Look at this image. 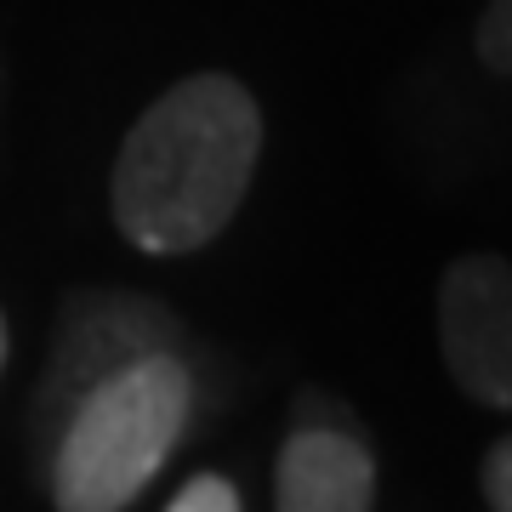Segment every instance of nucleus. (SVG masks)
I'll list each match as a JSON object with an SVG mask.
<instances>
[{
    "label": "nucleus",
    "instance_id": "1",
    "mask_svg": "<svg viewBox=\"0 0 512 512\" xmlns=\"http://www.w3.org/2000/svg\"><path fill=\"white\" fill-rule=\"evenodd\" d=\"M262 160V109L234 74H188L154 97L114 154L109 205L148 256H188L234 222Z\"/></svg>",
    "mask_w": 512,
    "mask_h": 512
},
{
    "label": "nucleus",
    "instance_id": "2",
    "mask_svg": "<svg viewBox=\"0 0 512 512\" xmlns=\"http://www.w3.org/2000/svg\"><path fill=\"white\" fill-rule=\"evenodd\" d=\"M194 410L183 353H148L69 410L46 450L57 512H126L154 484Z\"/></svg>",
    "mask_w": 512,
    "mask_h": 512
},
{
    "label": "nucleus",
    "instance_id": "3",
    "mask_svg": "<svg viewBox=\"0 0 512 512\" xmlns=\"http://www.w3.org/2000/svg\"><path fill=\"white\" fill-rule=\"evenodd\" d=\"M183 325L177 313L154 302L143 291H80L69 296V308L57 319L52 359L46 376L35 387V410H29V433L40 444V461L52 450V439L63 433L69 410L92 387H103L109 376H120L126 365L148 359V353H177Z\"/></svg>",
    "mask_w": 512,
    "mask_h": 512
},
{
    "label": "nucleus",
    "instance_id": "4",
    "mask_svg": "<svg viewBox=\"0 0 512 512\" xmlns=\"http://www.w3.org/2000/svg\"><path fill=\"white\" fill-rule=\"evenodd\" d=\"M444 370L467 399L512 410V262L495 251L456 256L439 285Z\"/></svg>",
    "mask_w": 512,
    "mask_h": 512
},
{
    "label": "nucleus",
    "instance_id": "5",
    "mask_svg": "<svg viewBox=\"0 0 512 512\" xmlns=\"http://www.w3.org/2000/svg\"><path fill=\"white\" fill-rule=\"evenodd\" d=\"M376 461L353 427H296L274 467V512H370Z\"/></svg>",
    "mask_w": 512,
    "mask_h": 512
},
{
    "label": "nucleus",
    "instance_id": "6",
    "mask_svg": "<svg viewBox=\"0 0 512 512\" xmlns=\"http://www.w3.org/2000/svg\"><path fill=\"white\" fill-rule=\"evenodd\" d=\"M478 57H484V69L512 80V0H490L484 6V18H478Z\"/></svg>",
    "mask_w": 512,
    "mask_h": 512
},
{
    "label": "nucleus",
    "instance_id": "7",
    "mask_svg": "<svg viewBox=\"0 0 512 512\" xmlns=\"http://www.w3.org/2000/svg\"><path fill=\"white\" fill-rule=\"evenodd\" d=\"M165 512H239V490L222 473H194Z\"/></svg>",
    "mask_w": 512,
    "mask_h": 512
},
{
    "label": "nucleus",
    "instance_id": "8",
    "mask_svg": "<svg viewBox=\"0 0 512 512\" xmlns=\"http://www.w3.org/2000/svg\"><path fill=\"white\" fill-rule=\"evenodd\" d=\"M478 484H484L490 512H512V433L484 456V478H478Z\"/></svg>",
    "mask_w": 512,
    "mask_h": 512
},
{
    "label": "nucleus",
    "instance_id": "9",
    "mask_svg": "<svg viewBox=\"0 0 512 512\" xmlns=\"http://www.w3.org/2000/svg\"><path fill=\"white\" fill-rule=\"evenodd\" d=\"M0 365H6V319H0Z\"/></svg>",
    "mask_w": 512,
    "mask_h": 512
}]
</instances>
